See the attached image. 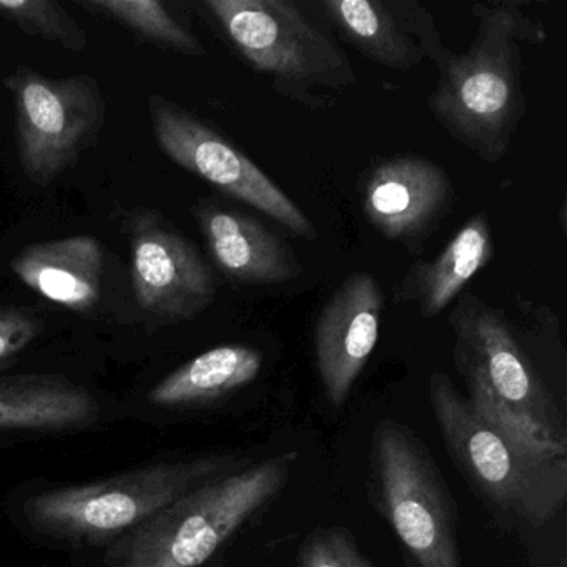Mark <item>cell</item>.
<instances>
[{
	"label": "cell",
	"mask_w": 567,
	"mask_h": 567,
	"mask_svg": "<svg viewBox=\"0 0 567 567\" xmlns=\"http://www.w3.org/2000/svg\"><path fill=\"white\" fill-rule=\"evenodd\" d=\"M476 38L464 54L447 51L427 107L434 121L481 161L497 164L511 151L527 112L520 42L543 44L546 28L514 2L476 4Z\"/></svg>",
	"instance_id": "cell-1"
},
{
	"label": "cell",
	"mask_w": 567,
	"mask_h": 567,
	"mask_svg": "<svg viewBox=\"0 0 567 567\" xmlns=\"http://www.w3.org/2000/svg\"><path fill=\"white\" fill-rule=\"evenodd\" d=\"M430 403L454 466L491 509L540 527L566 506L567 456L527 446L463 396L443 371L431 373Z\"/></svg>",
	"instance_id": "cell-2"
},
{
	"label": "cell",
	"mask_w": 567,
	"mask_h": 567,
	"mask_svg": "<svg viewBox=\"0 0 567 567\" xmlns=\"http://www.w3.org/2000/svg\"><path fill=\"white\" fill-rule=\"evenodd\" d=\"M450 324L467 400L533 450L567 456L566 421L506 313L463 293Z\"/></svg>",
	"instance_id": "cell-3"
},
{
	"label": "cell",
	"mask_w": 567,
	"mask_h": 567,
	"mask_svg": "<svg viewBox=\"0 0 567 567\" xmlns=\"http://www.w3.org/2000/svg\"><path fill=\"white\" fill-rule=\"evenodd\" d=\"M298 453L208 481L109 547L107 567H200L280 494Z\"/></svg>",
	"instance_id": "cell-4"
},
{
	"label": "cell",
	"mask_w": 567,
	"mask_h": 567,
	"mask_svg": "<svg viewBox=\"0 0 567 567\" xmlns=\"http://www.w3.org/2000/svg\"><path fill=\"white\" fill-rule=\"evenodd\" d=\"M204 6L248 68L290 101L323 109L357 85L333 32L293 0H205Z\"/></svg>",
	"instance_id": "cell-5"
},
{
	"label": "cell",
	"mask_w": 567,
	"mask_h": 567,
	"mask_svg": "<svg viewBox=\"0 0 567 567\" xmlns=\"http://www.w3.org/2000/svg\"><path fill=\"white\" fill-rule=\"evenodd\" d=\"M241 466L244 461L234 456L154 464L97 483L45 491L25 501L24 513L42 533L79 543H104Z\"/></svg>",
	"instance_id": "cell-6"
},
{
	"label": "cell",
	"mask_w": 567,
	"mask_h": 567,
	"mask_svg": "<svg viewBox=\"0 0 567 567\" xmlns=\"http://www.w3.org/2000/svg\"><path fill=\"white\" fill-rule=\"evenodd\" d=\"M371 494L417 567H464L450 487L426 443L398 421L374 426Z\"/></svg>",
	"instance_id": "cell-7"
},
{
	"label": "cell",
	"mask_w": 567,
	"mask_h": 567,
	"mask_svg": "<svg viewBox=\"0 0 567 567\" xmlns=\"http://www.w3.org/2000/svg\"><path fill=\"white\" fill-rule=\"evenodd\" d=\"M2 84L14 104L19 162L39 187L51 185L97 145L107 117L97 79H52L21 65Z\"/></svg>",
	"instance_id": "cell-8"
},
{
	"label": "cell",
	"mask_w": 567,
	"mask_h": 567,
	"mask_svg": "<svg viewBox=\"0 0 567 567\" xmlns=\"http://www.w3.org/2000/svg\"><path fill=\"white\" fill-rule=\"evenodd\" d=\"M148 115L158 148L178 167L257 208L297 237L317 240V228L305 212L224 135L158 94L148 99Z\"/></svg>",
	"instance_id": "cell-9"
},
{
	"label": "cell",
	"mask_w": 567,
	"mask_h": 567,
	"mask_svg": "<svg viewBox=\"0 0 567 567\" xmlns=\"http://www.w3.org/2000/svg\"><path fill=\"white\" fill-rule=\"evenodd\" d=\"M132 288L138 307L165 323L194 320L217 295L200 251L161 212L135 208L127 218Z\"/></svg>",
	"instance_id": "cell-10"
},
{
	"label": "cell",
	"mask_w": 567,
	"mask_h": 567,
	"mask_svg": "<svg viewBox=\"0 0 567 567\" xmlns=\"http://www.w3.org/2000/svg\"><path fill=\"white\" fill-rule=\"evenodd\" d=\"M361 205L378 234L417 255L453 210V178L421 155L383 158L364 174Z\"/></svg>",
	"instance_id": "cell-11"
},
{
	"label": "cell",
	"mask_w": 567,
	"mask_h": 567,
	"mask_svg": "<svg viewBox=\"0 0 567 567\" xmlns=\"http://www.w3.org/2000/svg\"><path fill=\"white\" fill-rule=\"evenodd\" d=\"M321 8L340 38L381 68L408 72L446 55L433 16L416 0H321Z\"/></svg>",
	"instance_id": "cell-12"
},
{
	"label": "cell",
	"mask_w": 567,
	"mask_h": 567,
	"mask_svg": "<svg viewBox=\"0 0 567 567\" xmlns=\"http://www.w3.org/2000/svg\"><path fill=\"white\" fill-rule=\"evenodd\" d=\"M384 293L368 271L351 274L331 295L315 327V358L324 396L344 406L380 337Z\"/></svg>",
	"instance_id": "cell-13"
},
{
	"label": "cell",
	"mask_w": 567,
	"mask_h": 567,
	"mask_svg": "<svg viewBox=\"0 0 567 567\" xmlns=\"http://www.w3.org/2000/svg\"><path fill=\"white\" fill-rule=\"evenodd\" d=\"M212 260L241 285H281L303 274L290 244L250 215L225 210L207 202L194 208Z\"/></svg>",
	"instance_id": "cell-14"
},
{
	"label": "cell",
	"mask_w": 567,
	"mask_h": 567,
	"mask_svg": "<svg viewBox=\"0 0 567 567\" xmlns=\"http://www.w3.org/2000/svg\"><path fill=\"white\" fill-rule=\"evenodd\" d=\"M11 270L39 297L85 313L101 300L104 250L91 235L38 241L12 258Z\"/></svg>",
	"instance_id": "cell-15"
},
{
	"label": "cell",
	"mask_w": 567,
	"mask_h": 567,
	"mask_svg": "<svg viewBox=\"0 0 567 567\" xmlns=\"http://www.w3.org/2000/svg\"><path fill=\"white\" fill-rule=\"evenodd\" d=\"M493 254L489 218L484 214L473 215L433 261L411 265L394 288L396 303H416L424 320L437 317L487 267Z\"/></svg>",
	"instance_id": "cell-16"
},
{
	"label": "cell",
	"mask_w": 567,
	"mask_h": 567,
	"mask_svg": "<svg viewBox=\"0 0 567 567\" xmlns=\"http://www.w3.org/2000/svg\"><path fill=\"white\" fill-rule=\"evenodd\" d=\"M91 391L54 374L0 378V430L62 431L94 424Z\"/></svg>",
	"instance_id": "cell-17"
},
{
	"label": "cell",
	"mask_w": 567,
	"mask_h": 567,
	"mask_svg": "<svg viewBox=\"0 0 567 567\" xmlns=\"http://www.w3.org/2000/svg\"><path fill=\"white\" fill-rule=\"evenodd\" d=\"M264 368V354L244 344H224L198 354L155 384V406L185 408L220 400L250 384Z\"/></svg>",
	"instance_id": "cell-18"
},
{
	"label": "cell",
	"mask_w": 567,
	"mask_h": 567,
	"mask_svg": "<svg viewBox=\"0 0 567 567\" xmlns=\"http://www.w3.org/2000/svg\"><path fill=\"white\" fill-rule=\"evenodd\" d=\"M79 4L92 14L112 19L134 32L142 41L165 51L190 58L207 55V49L197 35L181 24L167 6L158 0H81Z\"/></svg>",
	"instance_id": "cell-19"
},
{
	"label": "cell",
	"mask_w": 567,
	"mask_h": 567,
	"mask_svg": "<svg viewBox=\"0 0 567 567\" xmlns=\"http://www.w3.org/2000/svg\"><path fill=\"white\" fill-rule=\"evenodd\" d=\"M0 18L25 35L61 45L72 54L87 49V32L54 0H0Z\"/></svg>",
	"instance_id": "cell-20"
},
{
	"label": "cell",
	"mask_w": 567,
	"mask_h": 567,
	"mask_svg": "<svg viewBox=\"0 0 567 567\" xmlns=\"http://www.w3.org/2000/svg\"><path fill=\"white\" fill-rule=\"evenodd\" d=\"M297 567H377L358 547L350 530L317 527L298 547Z\"/></svg>",
	"instance_id": "cell-21"
},
{
	"label": "cell",
	"mask_w": 567,
	"mask_h": 567,
	"mask_svg": "<svg viewBox=\"0 0 567 567\" xmlns=\"http://www.w3.org/2000/svg\"><path fill=\"white\" fill-rule=\"evenodd\" d=\"M44 331V321L22 308H0V364L18 357Z\"/></svg>",
	"instance_id": "cell-22"
}]
</instances>
